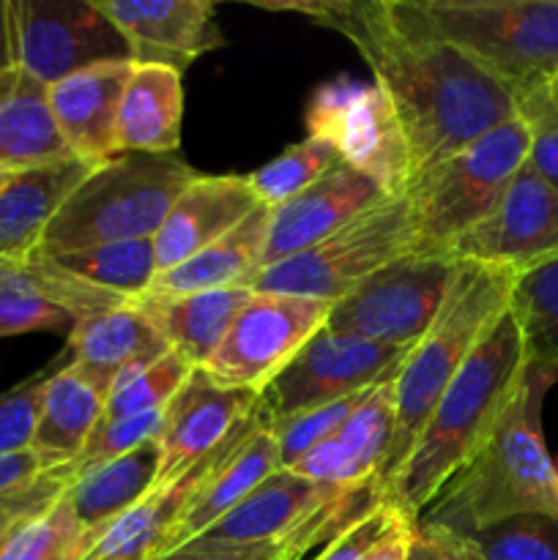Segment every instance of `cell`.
Returning <instances> with one entry per match:
<instances>
[{"instance_id": "45", "label": "cell", "mask_w": 558, "mask_h": 560, "mask_svg": "<svg viewBox=\"0 0 558 560\" xmlns=\"http://www.w3.org/2000/svg\"><path fill=\"white\" fill-rule=\"evenodd\" d=\"M394 506L392 503H383L367 520H361L353 530H348L345 536H339L334 545H328L315 560H361L367 552L372 550L381 534L386 530V525L392 523Z\"/></svg>"}, {"instance_id": "42", "label": "cell", "mask_w": 558, "mask_h": 560, "mask_svg": "<svg viewBox=\"0 0 558 560\" xmlns=\"http://www.w3.org/2000/svg\"><path fill=\"white\" fill-rule=\"evenodd\" d=\"M518 115L528 126V164L558 191V104L534 91L518 98Z\"/></svg>"}, {"instance_id": "13", "label": "cell", "mask_w": 558, "mask_h": 560, "mask_svg": "<svg viewBox=\"0 0 558 560\" xmlns=\"http://www.w3.org/2000/svg\"><path fill=\"white\" fill-rule=\"evenodd\" d=\"M408 350L323 326L263 388L257 405L266 421H282L337 402L381 381Z\"/></svg>"}, {"instance_id": "1", "label": "cell", "mask_w": 558, "mask_h": 560, "mask_svg": "<svg viewBox=\"0 0 558 560\" xmlns=\"http://www.w3.org/2000/svg\"><path fill=\"white\" fill-rule=\"evenodd\" d=\"M255 5L306 14L353 42L372 69V80L392 98L414 178L518 118V96L501 80L452 44L397 31L388 0Z\"/></svg>"}, {"instance_id": "51", "label": "cell", "mask_w": 558, "mask_h": 560, "mask_svg": "<svg viewBox=\"0 0 558 560\" xmlns=\"http://www.w3.org/2000/svg\"><path fill=\"white\" fill-rule=\"evenodd\" d=\"M14 175H16V173H9V170H3V167H0V189H3V186L9 184V180L14 178Z\"/></svg>"}, {"instance_id": "43", "label": "cell", "mask_w": 558, "mask_h": 560, "mask_svg": "<svg viewBox=\"0 0 558 560\" xmlns=\"http://www.w3.org/2000/svg\"><path fill=\"white\" fill-rule=\"evenodd\" d=\"M71 476L69 470H47L38 479L27 481V485L16 487L0 495V541L20 528L22 523L33 520L36 514L47 512L55 501L66 492Z\"/></svg>"}, {"instance_id": "41", "label": "cell", "mask_w": 558, "mask_h": 560, "mask_svg": "<svg viewBox=\"0 0 558 560\" xmlns=\"http://www.w3.org/2000/svg\"><path fill=\"white\" fill-rule=\"evenodd\" d=\"M58 364L60 355L49 361L47 366H42L36 375L27 377L25 383L0 394V457L31 448L44 386H47L49 375L58 370Z\"/></svg>"}, {"instance_id": "19", "label": "cell", "mask_w": 558, "mask_h": 560, "mask_svg": "<svg viewBox=\"0 0 558 560\" xmlns=\"http://www.w3.org/2000/svg\"><path fill=\"white\" fill-rule=\"evenodd\" d=\"M403 359L372 386L370 397L332 438L317 443L288 470H293L301 479L328 487L381 481L394 430V377H397Z\"/></svg>"}, {"instance_id": "29", "label": "cell", "mask_w": 558, "mask_h": 560, "mask_svg": "<svg viewBox=\"0 0 558 560\" xmlns=\"http://www.w3.org/2000/svg\"><path fill=\"white\" fill-rule=\"evenodd\" d=\"M184 120L181 71L162 63L131 66L118 107V153H178Z\"/></svg>"}, {"instance_id": "35", "label": "cell", "mask_w": 558, "mask_h": 560, "mask_svg": "<svg viewBox=\"0 0 558 560\" xmlns=\"http://www.w3.org/2000/svg\"><path fill=\"white\" fill-rule=\"evenodd\" d=\"M98 530H88L60 495L47 512L22 523L0 541V560H80Z\"/></svg>"}, {"instance_id": "40", "label": "cell", "mask_w": 558, "mask_h": 560, "mask_svg": "<svg viewBox=\"0 0 558 560\" xmlns=\"http://www.w3.org/2000/svg\"><path fill=\"white\" fill-rule=\"evenodd\" d=\"M164 424V410H153V413L140 416H124V419H102L88 438L85 448L80 457L69 465V476L85 474V470L98 468L104 463L124 457V454L135 452V448L146 446V443L159 441V432Z\"/></svg>"}, {"instance_id": "2", "label": "cell", "mask_w": 558, "mask_h": 560, "mask_svg": "<svg viewBox=\"0 0 558 560\" xmlns=\"http://www.w3.org/2000/svg\"><path fill=\"white\" fill-rule=\"evenodd\" d=\"M528 370V350L512 312L487 331L432 408L414 448L383 485V498L419 523L438 492L498 427Z\"/></svg>"}, {"instance_id": "37", "label": "cell", "mask_w": 558, "mask_h": 560, "mask_svg": "<svg viewBox=\"0 0 558 560\" xmlns=\"http://www.w3.org/2000/svg\"><path fill=\"white\" fill-rule=\"evenodd\" d=\"M195 370L197 366H191L184 355L170 350V353H164L153 364L131 372L126 381H120L113 388V394L107 397V405H104L102 419H124V416L164 410L170 399L178 394V388L184 386L186 377Z\"/></svg>"}, {"instance_id": "52", "label": "cell", "mask_w": 558, "mask_h": 560, "mask_svg": "<svg viewBox=\"0 0 558 560\" xmlns=\"http://www.w3.org/2000/svg\"><path fill=\"white\" fill-rule=\"evenodd\" d=\"M553 463H556V476H558V459H553Z\"/></svg>"}, {"instance_id": "38", "label": "cell", "mask_w": 558, "mask_h": 560, "mask_svg": "<svg viewBox=\"0 0 558 560\" xmlns=\"http://www.w3.org/2000/svg\"><path fill=\"white\" fill-rule=\"evenodd\" d=\"M465 539L474 541L485 560H558V517L520 514Z\"/></svg>"}, {"instance_id": "18", "label": "cell", "mask_w": 558, "mask_h": 560, "mask_svg": "<svg viewBox=\"0 0 558 560\" xmlns=\"http://www.w3.org/2000/svg\"><path fill=\"white\" fill-rule=\"evenodd\" d=\"M386 200L381 189L367 175L356 173L345 162H337L321 180L295 195L293 200L271 208L266 246L260 268L282 262L310 246L321 244L339 228L353 222L359 213L370 211Z\"/></svg>"}, {"instance_id": "28", "label": "cell", "mask_w": 558, "mask_h": 560, "mask_svg": "<svg viewBox=\"0 0 558 560\" xmlns=\"http://www.w3.org/2000/svg\"><path fill=\"white\" fill-rule=\"evenodd\" d=\"M74 156L49 109V88L20 66L0 71V167L9 173Z\"/></svg>"}, {"instance_id": "50", "label": "cell", "mask_w": 558, "mask_h": 560, "mask_svg": "<svg viewBox=\"0 0 558 560\" xmlns=\"http://www.w3.org/2000/svg\"><path fill=\"white\" fill-rule=\"evenodd\" d=\"M542 93H545V96L550 98L553 104H558V77H556V80L550 82V85H547V88H542Z\"/></svg>"}, {"instance_id": "20", "label": "cell", "mask_w": 558, "mask_h": 560, "mask_svg": "<svg viewBox=\"0 0 558 560\" xmlns=\"http://www.w3.org/2000/svg\"><path fill=\"white\" fill-rule=\"evenodd\" d=\"M277 470H282L277 438L271 435L266 413H263L260 405H257L255 421L249 424V430H246L244 435L239 438V443L208 470L202 485L197 487V492L191 495L189 506L184 509L181 520L173 525L167 539H164L156 558L170 556V552L181 550V547L189 545L191 539L206 534L213 523H219L224 514L233 512L244 498H249L252 492H255L268 476L277 474Z\"/></svg>"}, {"instance_id": "7", "label": "cell", "mask_w": 558, "mask_h": 560, "mask_svg": "<svg viewBox=\"0 0 558 560\" xmlns=\"http://www.w3.org/2000/svg\"><path fill=\"white\" fill-rule=\"evenodd\" d=\"M528 162V126L512 118L465 151L425 170L405 189L416 255H449L468 230L485 222Z\"/></svg>"}, {"instance_id": "4", "label": "cell", "mask_w": 558, "mask_h": 560, "mask_svg": "<svg viewBox=\"0 0 558 560\" xmlns=\"http://www.w3.org/2000/svg\"><path fill=\"white\" fill-rule=\"evenodd\" d=\"M514 282L518 273L507 268L460 260L435 320L405 353L394 377V430L381 470V487L405 463L421 427L460 366L468 361L487 331L507 315Z\"/></svg>"}, {"instance_id": "23", "label": "cell", "mask_w": 558, "mask_h": 560, "mask_svg": "<svg viewBox=\"0 0 558 560\" xmlns=\"http://www.w3.org/2000/svg\"><path fill=\"white\" fill-rule=\"evenodd\" d=\"M257 410V408H255ZM255 410L249 413V419L222 443L213 454H208L206 459L189 468L186 474L175 476V479L159 481L146 498H142L137 506H131L129 512L120 514L118 520L107 525L102 534L96 536V541L91 545V550L85 552L80 560H153L162 550L164 539L173 530V525L178 523L184 509L189 506L191 495L197 492V487L202 485V479L208 476V470L230 452V448L239 443V438L249 430V424L255 421Z\"/></svg>"}, {"instance_id": "14", "label": "cell", "mask_w": 558, "mask_h": 560, "mask_svg": "<svg viewBox=\"0 0 558 560\" xmlns=\"http://www.w3.org/2000/svg\"><path fill=\"white\" fill-rule=\"evenodd\" d=\"M449 255L507 268L518 277L558 260V191L525 162L496 211L468 230Z\"/></svg>"}, {"instance_id": "10", "label": "cell", "mask_w": 558, "mask_h": 560, "mask_svg": "<svg viewBox=\"0 0 558 560\" xmlns=\"http://www.w3.org/2000/svg\"><path fill=\"white\" fill-rule=\"evenodd\" d=\"M460 260L405 255L334 301L326 326L394 348H414L441 310Z\"/></svg>"}, {"instance_id": "46", "label": "cell", "mask_w": 558, "mask_h": 560, "mask_svg": "<svg viewBox=\"0 0 558 560\" xmlns=\"http://www.w3.org/2000/svg\"><path fill=\"white\" fill-rule=\"evenodd\" d=\"M156 560H284L279 545H202V541H189L181 550Z\"/></svg>"}, {"instance_id": "9", "label": "cell", "mask_w": 558, "mask_h": 560, "mask_svg": "<svg viewBox=\"0 0 558 560\" xmlns=\"http://www.w3.org/2000/svg\"><path fill=\"white\" fill-rule=\"evenodd\" d=\"M304 126L306 137L328 142L339 162L367 175L386 197L405 195L414 180L403 126L375 80L337 74L321 82L306 102Z\"/></svg>"}, {"instance_id": "3", "label": "cell", "mask_w": 558, "mask_h": 560, "mask_svg": "<svg viewBox=\"0 0 558 560\" xmlns=\"http://www.w3.org/2000/svg\"><path fill=\"white\" fill-rule=\"evenodd\" d=\"M556 383L558 372L528 361L523 383L492 435L419 520L470 536L520 514L558 517L556 463L542 435V405Z\"/></svg>"}, {"instance_id": "39", "label": "cell", "mask_w": 558, "mask_h": 560, "mask_svg": "<svg viewBox=\"0 0 558 560\" xmlns=\"http://www.w3.org/2000/svg\"><path fill=\"white\" fill-rule=\"evenodd\" d=\"M372 386H375V383H372ZM372 386L359 394H350V397L345 399H337V402H328L315 410H306V413L290 416V419H282V421H268V430H271V435L277 438L279 463H282V468L284 470L293 468L306 452H312L317 443L332 438L334 432H337L339 427H342L345 421L361 408V402L370 397Z\"/></svg>"}, {"instance_id": "32", "label": "cell", "mask_w": 558, "mask_h": 560, "mask_svg": "<svg viewBox=\"0 0 558 560\" xmlns=\"http://www.w3.org/2000/svg\"><path fill=\"white\" fill-rule=\"evenodd\" d=\"M162 448L159 441L146 443L124 457L74 476L66 487V501L88 530L102 534L113 520L129 512L159 485Z\"/></svg>"}, {"instance_id": "30", "label": "cell", "mask_w": 558, "mask_h": 560, "mask_svg": "<svg viewBox=\"0 0 558 560\" xmlns=\"http://www.w3.org/2000/svg\"><path fill=\"white\" fill-rule=\"evenodd\" d=\"M268 222H271V208L263 202L228 235L208 244L181 266L156 273L142 295L170 299V295L206 293V290L249 288V279L260 271Z\"/></svg>"}, {"instance_id": "49", "label": "cell", "mask_w": 558, "mask_h": 560, "mask_svg": "<svg viewBox=\"0 0 558 560\" xmlns=\"http://www.w3.org/2000/svg\"><path fill=\"white\" fill-rule=\"evenodd\" d=\"M14 66L11 52V22H9V0H0V71Z\"/></svg>"}, {"instance_id": "6", "label": "cell", "mask_w": 558, "mask_h": 560, "mask_svg": "<svg viewBox=\"0 0 558 560\" xmlns=\"http://www.w3.org/2000/svg\"><path fill=\"white\" fill-rule=\"evenodd\" d=\"M178 153H118L82 178L49 222L38 257L153 238L181 191L197 178Z\"/></svg>"}, {"instance_id": "15", "label": "cell", "mask_w": 558, "mask_h": 560, "mask_svg": "<svg viewBox=\"0 0 558 560\" xmlns=\"http://www.w3.org/2000/svg\"><path fill=\"white\" fill-rule=\"evenodd\" d=\"M129 299L74 277L49 257L0 262V339L33 331H71L80 320L118 310Z\"/></svg>"}, {"instance_id": "47", "label": "cell", "mask_w": 558, "mask_h": 560, "mask_svg": "<svg viewBox=\"0 0 558 560\" xmlns=\"http://www.w3.org/2000/svg\"><path fill=\"white\" fill-rule=\"evenodd\" d=\"M414 530H416V520L405 517L399 509H394L392 523L386 525L381 539L372 545V550L361 560H405L408 558L410 541H414Z\"/></svg>"}, {"instance_id": "36", "label": "cell", "mask_w": 558, "mask_h": 560, "mask_svg": "<svg viewBox=\"0 0 558 560\" xmlns=\"http://www.w3.org/2000/svg\"><path fill=\"white\" fill-rule=\"evenodd\" d=\"M337 162V151L328 142L306 137V140L284 148L277 159L257 167L255 173L246 175V180L255 189V195L260 197V202H266L268 208H277L282 202L293 200L304 189H310Z\"/></svg>"}, {"instance_id": "5", "label": "cell", "mask_w": 558, "mask_h": 560, "mask_svg": "<svg viewBox=\"0 0 558 560\" xmlns=\"http://www.w3.org/2000/svg\"><path fill=\"white\" fill-rule=\"evenodd\" d=\"M388 16L457 47L518 98L558 77V0H388Z\"/></svg>"}, {"instance_id": "24", "label": "cell", "mask_w": 558, "mask_h": 560, "mask_svg": "<svg viewBox=\"0 0 558 560\" xmlns=\"http://www.w3.org/2000/svg\"><path fill=\"white\" fill-rule=\"evenodd\" d=\"M66 350L71 364L109 397L113 388L131 372L153 364L170 353V345L153 323L137 310L135 304H124L118 310L85 317L69 331Z\"/></svg>"}, {"instance_id": "26", "label": "cell", "mask_w": 558, "mask_h": 560, "mask_svg": "<svg viewBox=\"0 0 558 560\" xmlns=\"http://www.w3.org/2000/svg\"><path fill=\"white\" fill-rule=\"evenodd\" d=\"M91 170L93 164L69 156L16 173L0 189V262H20L36 255L55 213Z\"/></svg>"}, {"instance_id": "44", "label": "cell", "mask_w": 558, "mask_h": 560, "mask_svg": "<svg viewBox=\"0 0 558 560\" xmlns=\"http://www.w3.org/2000/svg\"><path fill=\"white\" fill-rule=\"evenodd\" d=\"M405 560H485L474 541L454 530L419 520Z\"/></svg>"}, {"instance_id": "34", "label": "cell", "mask_w": 558, "mask_h": 560, "mask_svg": "<svg viewBox=\"0 0 558 560\" xmlns=\"http://www.w3.org/2000/svg\"><path fill=\"white\" fill-rule=\"evenodd\" d=\"M509 312L523 334L528 361L558 372V260L518 277Z\"/></svg>"}, {"instance_id": "11", "label": "cell", "mask_w": 558, "mask_h": 560, "mask_svg": "<svg viewBox=\"0 0 558 560\" xmlns=\"http://www.w3.org/2000/svg\"><path fill=\"white\" fill-rule=\"evenodd\" d=\"M14 66L44 85L102 63L135 60L96 0H9Z\"/></svg>"}, {"instance_id": "31", "label": "cell", "mask_w": 558, "mask_h": 560, "mask_svg": "<svg viewBox=\"0 0 558 560\" xmlns=\"http://www.w3.org/2000/svg\"><path fill=\"white\" fill-rule=\"evenodd\" d=\"M249 288H224L206 290V293L170 295V299H151L140 295L131 304L153 323L170 350L184 355L191 366L200 370L219 342L224 339L228 328L233 326L235 315L249 301Z\"/></svg>"}, {"instance_id": "12", "label": "cell", "mask_w": 558, "mask_h": 560, "mask_svg": "<svg viewBox=\"0 0 558 560\" xmlns=\"http://www.w3.org/2000/svg\"><path fill=\"white\" fill-rule=\"evenodd\" d=\"M328 312V301L252 293L200 370L217 386L260 394L326 326Z\"/></svg>"}, {"instance_id": "33", "label": "cell", "mask_w": 558, "mask_h": 560, "mask_svg": "<svg viewBox=\"0 0 558 560\" xmlns=\"http://www.w3.org/2000/svg\"><path fill=\"white\" fill-rule=\"evenodd\" d=\"M49 260H55L74 277L129 301L140 299L156 277L153 238L91 246V249L69 252V255L49 257Z\"/></svg>"}, {"instance_id": "22", "label": "cell", "mask_w": 558, "mask_h": 560, "mask_svg": "<svg viewBox=\"0 0 558 560\" xmlns=\"http://www.w3.org/2000/svg\"><path fill=\"white\" fill-rule=\"evenodd\" d=\"M131 66L135 60L91 66L49 85V109L60 137L77 159L93 167L118 156L115 129Z\"/></svg>"}, {"instance_id": "21", "label": "cell", "mask_w": 558, "mask_h": 560, "mask_svg": "<svg viewBox=\"0 0 558 560\" xmlns=\"http://www.w3.org/2000/svg\"><path fill=\"white\" fill-rule=\"evenodd\" d=\"M260 197L249 186L246 175H197L178 195L153 235L156 273L170 271L206 249L208 244L239 228Z\"/></svg>"}, {"instance_id": "16", "label": "cell", "mask_w": 558, "mask_h": 560, "mask_svg": "<svg viewBox=\"0 0 558 560\" xmlns=\"http://www.w3.org/2000/svg\"><path fill=\"white\" fill-rule=\"evenodd\" d=\"M257 399L260 394L222 388L208 381L202 370L191 372L164 408V424L159 432V481L186 474L200 459L217 452L249 419Z\"/></svg>"}, {"instance_id": "25", "label": "cell", "mask_w": 558, "mask_h": 560, "mask_svg": "<svg viewBox=\"0 0 558 560\" xmlns=\"http://www.w3.org/2000/svg\"><path fill=\"white\" fill-rule=\"evenodd\" d=\"M339 487L315 485L293 470H277L268 476L249 498L239 503L230 514H224L219 523L202 536L191 541H202V545H279L284 556V539L304 523L317 506L332 498V492ZM288 560V558H284Z\"/></svg>"}, {"instance_id": "48", "label": "cell", "mask_w": 558, "mask_h": 560, "mask_svg": "<svg viewBox=\"0 0 558 560\" xmlns=\"http://www.w3.org/2000/svg\"><path fill=\"white\" fill-rule=\"evenodd\" d=\"M42 474H47V470L31 448L20 454H5V457H0V495L38 479Z\"/></svg>"}, {"instance_id": "17", "label": "cell", "mask_w": 558, "mask_h": 560, "mask_svg": "<svg viewBox=\"0 0 558 560\" xmlns=\"http://www.w3.org/2000/svg\"><path fill=\"white\" fill-rule=\"evenodd\" d=\"M124 33L137 63H162L184 74L186 66L224 47L211 0H96Z\"/></svg>"}, {"instance_id": "8", "label": "cell", "mask_w": 558, "mask_h": 560, "mask_svg": "<svg viewBox=\"0 0 558 560\" xmlns=\"http://www.w3.org/2000/svg\"><path fill=\"white\" fill-rule=\"evenodd\" d=\"M416 252L408 197H386L353 222L339 228L321 244L299 252L282 262L260 268L249 279L252 293L301 295V299H345L367 277L388 262Z\"/></svg>"}, {"instance_id": "27", "label": "cell", "mask_w": 558, "mask_h": 560, "mask_svg": "<svg viewBox=\"0 0 558 560\" xmlns=\"http://www.w3.org/2000/svg\"><path fill=\"white\" fill-rule=\"evenodd\" d=\"M104 405L107 397L71 364L69 350H63L58 370L44 386L31 438V452L44 470H63L80 457L88 438L102 421Z\"/></svg>"}]
</instances>
